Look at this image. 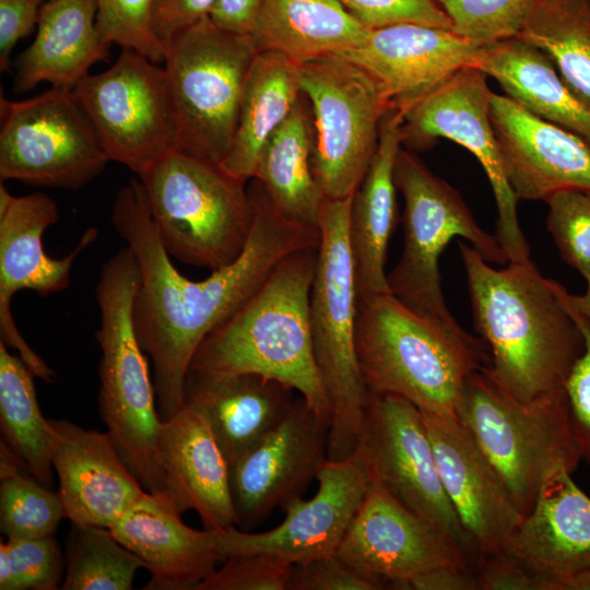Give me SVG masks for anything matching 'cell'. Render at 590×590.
<instances>
[{"instance_id":"cell-42","label":"cell","mask_w":590,"mask_h":590,"mask_svg":"<svg viewBox=\"0 0 590 590\" xmlns=\"http://www.w3.org/2000/svg\"><path fill=\"white\" fill-rule=\"evenodd\" d=\"M293 563L271 554L225 558L197 590H288Z\"/></svg>"},{"instance_id":"cell-50","label":"cell","mask_w":590,"mask_h":590,"mask_svg":"<svg viewBox=\"0 0 590 590\" xmlns=\"http://www.w3.org/2000/svg\"><path fill=\"white\" fill-rule=\"evenodd\" d=\"M263 0H216L209 16L221 28L251 35Z\"/></svg>"},{"instance_id":"cell-39","label":"cell","mask_w":590,"mask_h":590,"mask_svg":"<svg viewBox=\"0 0 590 590\" xmlns=\"http://www.w3.org/2000/svg\"><path fill=\"white\" fill-rule=\"evenodd\" d=\"M546 227L562 259L582 278L590 273V189H566L545 200Z\"/></svg>"},{"instance_id":"cell-53","label":"cell","mask_w":590,"mask_h":590,"mask_svg":"<svg viewBox=\"0 0 590 590\" xmlns=\"http://www.w3.org/2000/svg\"><path fill=\"white\" fill-rule=\"evenodd\" d=\"M558 590H590V569L564 580Z\"/></svg>"},{"instance_id":"cell-40","label":"cell","mask_w":590,"mask_h":590,"mask_svg":"<svg viewBox=\"0 0 590 590\" xmlns=\"http://www.w3.org/2000/svg\"><path fill=\"white\" fill-rule=\"evenodd\" d=\"M154 0H96V27L102 38L164 63L166 47L152 28Z\"/></svg>"},{"instance_id":"cell-11","label":"cell","mask_w":590,"mask_h":590,"mask_svg":"<svg viewBox=\"0 0 590 590\" xmlns=\"http://www.w3.org/2000/svg\"><path fill=\"white\" fill-rule=\"evenodd\" d=\"M300 91L312 111L311 169L326 199L354 194L394 107L377 81L342 55L300 64Z\"/></svg>"},{"instance_id":"cell-33","label":"cell","mask_w":590,"mask_h":590,"mask_svg":"<svg viewBox=\"0 0 590 590\" xmlns=\"http://www.w3.org/2000/svg\"><path fill=\"white\" fill-rule=\"evenodd\" d=\"M303 96L266 143L253 178L286 219L319 229L324 197L311 169L312 126Z\"/></svg>"},{"instance_id":"cell-1","label":"cell","mask_w":590,"mask_h":590,"mask_svg":"<svg viewBox=\"0 0 590 590\" xmlns=\"http://www.w3.org/2000/svg\"><path fill=\"white\" fill-rule=\"evenodd\" d=\"M253 224L232 263L201 281L180 274L152 220L141 180L130 179L114 200L111 223L139 266L133 303L137 338L153 365L157 411L168 420L185 405L184 387L193 355L215 328L231 318L288 255L318 248L320 232L286 219L251 179Z\"/></svg>"},{"instance_id":"cell-14","label":"cell","mask_w":590,"mask_h":590,"mask_svg":"<svg viewBox=\"0 0 590 590\" xmlns=\"http://www.w3.org/2000/svg\"><path fill=\"white\" fill-rule=\"evenodd\" d=\"M487 75L464 67L402 108L401 139L408 150H426L439 138L470 151L482 165L497 209L495 236L509 262L530 259V246L520 227L518 199L506 178L491 121Z\"/></svg>"},{"instance_id":"cell-20","label":"cell","mask_w":590,"mask_h":590,"mask_svg":"<svg viewBox=\"0 0 590 590\" xmlns=\"http://www.w3.org/2000/svg\"><path fill=\"white\" fill-rule=\"evenodd\" d=\"M423 417L442 486L476 557L503 551L523 519L509 491L457 416Z\"/></svg>"},{"instance_id":"cell-21","label":"cell","mask_w":590,"mask_h":590,"mask_svg":"<svg viewBox=\"0 0 590 590\" xmlns=\"http://www.w3.org/2000/svg\"><path fill=\"white\" fill-rule=\"evenodd\" d=\"M491 121L504 172L518 200L545 201L566 189H590V146L505 95L492 94Z\"/></svg>"},{"instance_id":"cell-35","label":"cell","mask_w":590,"mask_h":590,"mask_svg":"<svg viewBox=\"0 0 590 590\" xmlns=\"http://www.w3.org/2000/svg\"><path fill=\"white\" fill-rule=\"evenodd\" d=\"M517 37L543 50L590 108V0H538Z\"/></svg>"},{"instance_id":"cell-18","label":"cell","mask_w":590,"mask_h":590,"mask_svg":"<svg viewBox=\"0 0 590 590\" xmlns=\"http://www.w3.org/2000/svg\"><path fill=\"white\" fill-rule=\"evenodd\" d=\"M330 421L303 397L283 420L229 468L236 526L247 531L276 507L300 497L328 459Z\"/></svg>"},{"instance_id":"cell-2","label":"cell","mask_w":590,"mask_h":590,"mask_svg":"<svg viewBox=\"0 0 590 590\" xmlns=\"http://www.w3.org/2000/svg\"><path fill=\"white\" fill-rule=\"evenodd\" d=\"M458 246L474 326L489 350L488 377L521 401L564 388L585 339L562 299V285L531 259L495 269L472 246Z\"/></svg>"},{"instance_id":"cell-31","label":"cell","mask_w":590,"mask_h":590,"mask_svg":"<svg viewBox=\"0 0 590 590\" xmlns=\"http://www.w3.org/2000/svg\"><path fill=\"white\" fill-rule=\"evenodd\" d=\"M370 31L338 0H263L250 36L258 52L305 63L358 48Z\"/></svg>"},{"instance_id":"cell-28","label":"cell","mask_w":590,"mask_h":590,"mask_svg":"<svg viewBox=\"0 0 590 590\" xmlns=\"http://www.w3.org/2000/svg\"><path fill=\"white\" fill-rule=\"evenodd\" d=\"M402 111L391 107L384 116L377 150L352 197L349 237L357 296L390 293L385 266L399 213L394 165L402 148Z\"/></svg>"},{"instance_id":"cell-48","label":"cell","mask_w":590,"mask_h":590,"mask_svg":"<svg viewBox=\"0 0 590 590\" xmlns=\"http://www.w3.org/2000/svg\"><path fill=\"white\" fill-rule=\"evenodd\" d=\"M216 0H154L152 9V28L165 47L170 39L209 16Z\"/></svg>"},{"instance_id":"cell-6","label":"cell","mask_w":590,"mask_h":590,"mask_svg":"<svg viewBox=\"0 0 590 590\" xmlns=\"http://www.w3.org/2000/svg\"><path fill=\"white\" fill-rule=\"evenodd\" d=\"M352 197L324 198L309 298L315 358L331 403L329 460L344 459L357 447L368 397L355 346L358 296L349 237Z\"/></svg>"},{"instance_id":"cell-46","label":"cell","mask_w":590,"mask_h":590,"mask_svg":"<svg viewBox=\"0 0 590 590\" xmlns=\"http://www.w3.org/2000/svg\"><path fill=\"white\" fill-rule=\"evenodd\" d=\"M473 571L479 590H545L541 577L505 551L477 556Z\"/></svg>"},{"instance_id":"cell-47","label":"cell","mask_w":590,"mask_h":590,"mask_svg":"<svg viewBox=\"0 0 590 590\" xmlns=\"http://www.w3.org/2000/svg\"><path fill=\"white\" fill-rule=\"evenodd\" d=\"M48 0H0V71L11 67L16 44L37 27L40 11Z\"/></svg>"},{"instance_id":"cell-23","label":"cell","mask_w":590,"mask_h":590,"mask_svg":"<svg viewBox=\"0 0 590 590\" xmlns=\"http://www.w3.org/2000/svg\"><path fill=\"white\" fill-rule=\"evenodd\" d=\"M483 45L450 28L398 23L373 28L365 44L341 54L365 69L397 108L472 66Z\"/></svg>"},{"instance_id":"cell-38","label":"cell","mask_w":590,"mask_h":590,"mask_svg":"<svg viewBox=\"0 0 590 590\" xmlns=\"http://www.w3.org/2000/svg\"><path fill=\"white\" fill-rule=\"evenodd\" d=\"M538 0H438L451 30L477 45L517 37Z\"/></svg>"},{"instance_id":"cell-16","label":"cell","mask_w":590,"mask_h":590,"mask_svg":"<svg viewBox=\"0 0 590 590\" xmlns=\"http://www.w3.org/2000/svg\"><path fill=\"white\" fill-rule=\"evenodd\" d=\"M358 442L374 476L475 562L474 547L442 486L422 411L402 397L368 392Z\"/></svg>"},{"instance_id":"cell-44","label":"cell","mask_w":590,"mask_h":590,"mask_svg":"<svg viewBox=\"0 0 590 590\" xmlns=\"http://www.w3.org/2000/svg\"><path fill=\"white\" fill-rule=\"evenodd\" d=\"M368 28L415 23L450 28L451 21L438 0H338Z\"/></svg>"},{"instance_id":"cell-51","label":"cell","mask_w":590,"mask_h":590,"mask_svg":"<svg viewBox=\"0 0 590 590\" xmlns=\"http://www.w3.org/2000/svg\"><path fill=\"white\" fill-rule=\"evenodd\" d=\"M586 290L582 294H570L567 290L565 292L566 299L570 306L577 310L590 324V273L586 275Z\"/></svg>"},{"instance_id":"cell-27","label":"cell","mask_w":590,"mask_h":590,"mask_svg":"<svg viewBox=\"0 0 590 590\" xmlns=\"http://www.w3.org/2000/svg\"><path fill=\"white\" fill-rule=\"evenodd\" d=\"M294 392L257 374L188 371L184 387L185 403L206 418L229 468L283 420Z\"/></svg>"},{"instance_id":"cell-22","label":"cell","mask_w":590,"mask_h":590,"mask_svg":"<svg viewBox=\"0 0 590 590\" xmlns=\"http://www.w3.org/2000/svg\"><path fill=\"white\" fill-rule=\"evenodd\" d=\"M51 463L66 518L79 526L109 528L146 492L109 435L69 420H50Z\"/></svg>"},{"instance_id":"cell-32","label":"cell","mask_w":590,"mask_h":590,"mask_svg":"<svg viewBox=\"0 0 590 590\" xmlns=\"http://www.w3.org/2000/svg\"><path fill=\"white\" fill-rule=\"evenodd\" d=\"M299 62L276 52H258L247 72L229 151L221 166L232 176L255 177L260 154L302 96Z\"/></svg>"},{"instance_id":"cell-15","label":"cell","mask_w":590,"mask_h":590,"mask_svg":"<svg viewBox=\"0 0 590 590\" xmlns=\"http://www.w3.org/2000/svg\"><path fill=\"white\" fill-rule=\"evenodd\" d=\"M316 480V494L286 504L284 520L271 530L250 533L232 526L211 531L223 560L263 553L297 564L337 554L373 480L362 444L344 459H327Z\"/></svg>"},{"instance_id":"cell-19","label":"cell","mask_w":590,"mask_h":590,"mask_svg":"<svg viewBox=\"0 0 590 590\" xmlns=\"http://www.w3.org/2000/svg\"><path fill=\"white\" fill-rule=\"evenodd\" d=\"M337 555L386 583L437 567L473 569V558L401 503L376 476Z\"/></svg>"},{"instance_id":"cell-52","label":"cell","mask_w":590,"mask_h":590,"mask_svg":"<svg viewBox=\"0 0 590 590\" xmlns=\"http://www.w3.org/2000/svg\"><path fill=\"white\" fill-rule=\"evenodd\" d=\"M11 559L7 543H0V589L9 590L11 582Z\"/></svg>"},{"instance_id":"cell-49","label":"cell","mask_w":590,"mask_h":590,"mask_svg":"<svg viewBox=\"0 0 590 590\" xmlns=\"http://www.w3.org/2000/svg\"><path fill=\"white\" fill-rule=\"evenodd\" d=\"M387 588L396 590H479L473 569L432 568L410 578L393 580Z\"/></svg>"},{"instance_id":"cell-13","label":"cell","mask_w":590,"mask_h":590,"mask_svg":"<svg viewBox=\"0 0 590 590\" xmlns=\"http://www.w3.org/2000/svg\"><path fill=\"white\" fill-rule=\"evenodd\" d=\"M73 93L94 125L110 162L141 176L177 150L178 127L164 66L121 49L105 71L88 74Z\"/></svg>"},{"instance_id":"cell-8","label":"cell","mask_w":590,"mask_h":590,"mask_svg":"<svg viewBox=\"0 0 590 590\" xmlns=\"http://www.w3.org/2000/svg\"><path fill=\"white\" fill-rule=\"evenodd\" d=\"M456 416L492 463L523 517L551 472L565 468L573 473L581 461L564 388L521 401L504 392L483 368L468 378Z\"/></svg>"},{"instance_id":"cell-26","label":"cell","mask_w":590,"mask_h":590,"mask_svg":"<svg viewBox=\"0 0 590 590\" xmlns=\"http://www.w3.org/2000/svg\"><path fill=\"white\" fill-rule=\"evenodd\" d=\"M157 458L165 493L181 512L198 514L203 529L236 526L229 467L206 418L191 404L162 421Z\"/></svg>"},{"instance_id":"cell-45","label":"cell","mask_w":590,"mask_h":590,"mask_svg":"<svg viewBox=\"0 0 590 590\" xmlns=\"http://www.w3.org/2000/svg\"><path fill=\"white\" fill-rule=\"evenodd\" d=\"M386 583L366 576L337 554L293 564L288 590H380Z\"/></svg>"},{"instance_id":"cell-36","label":"cell","mask_w":590,"mask_h":590,"mask_svg":"<svg viewBox=\"0 0 590 590\" xmlns=\"http://www.w3.org/2000/svg\"><path fill=\"white\" fill-rule=\"evenodd\" d=\"M62 590H129L146 564L108 528L72 523L67 538Z\"/></svg>"},{"instance_id":"cell-10","label":"cell","mask_w":590,"mask_h":590,"mask_svg":"<svg viewBox=\"0 0 590 590\" xmlns=\"http://www.w3.org/2000/svg\"><path fill=\"white\" fill-rule=\"evenodd\" d=\"M394 182L404 200V244L398 263L387 274L389 292L416 310L453 317L438 266L448 244L460 237L489 263L507 264L509 259L496 236L477 224L461 194L403 146L396 160Z\"/></svg>"},{"instance_id":"cell-4","label":"cell","mask_w":590,"mask_h":590,"mask_svg":"<svg viewBox=\"0 0 590 590\" xmlns=\"http://www.w3.org/2000/svg\"><path fill=\"white\" fill-rule=\"evenodd\" d=\"M317 250L303 249L281 260L262 286L206 335L188 371L257 374L278 380L331 421L309 322Z\"/></svg>"},{"instance_id":"cell-17","label":"cell","mask_w":590,"mask_h":590,"mask_svg":"<svg viewBox=\"0 0 590 590\" xmlns=\"http://www.w3.org/2000/svg\"><path fill=\"white\" fill-rule=\"evenodd\" d=\"M58 217V205L46 193L13 196L0 181V342L15 349L34 376L45 381L56 375L25 342L10 306L21 290L47 296L68 288L74 261L96 239V228L90 227L67 256L50 258L44 250L43 235Z\"/></svg>"},{"instance_id":"cell-34","label":"cell","mask_w":590,"mask_h":590,"mask_svg":"<svg viewBox=\"0 0 590 590\" xmlns=\"http://www.w3.org/2000/svg\"><path fill=\"white\" fill-rule=\"evenodd\" d=\"M34 374L0 342V426L2 440L42 484L52 486L50 420L36 397Z\"/></svg>"},{"instance_id":"cell-5","label":"cell","mask_w":590,"mask_h":590,"mask_svg":"<svg viewBox=\"0 0 590 590\" xmlns=\"http://www.w3.org/2000/svg\"><path fill=\"white\" fill-rule=\"evenodd\" d=\"M138 261L127 246L107 259L96 284L101 349L98 406L119 455L149 493H165L157 458L162 418L146 353L133 324Z\"/></svg>"},{"instance_id":"cell-12","label":"cell","mask_w":590,"mask_h":590,"mask_svg":"<svg viewBox=\"0 0 590 590\" xmlns=\"http://www.w3.org/2000/svg\"><path fill=\"white\" fill-rule=\"evenodd\" d=\"M109 156L73 90L0 97V181L78 190L99 176Z\"/></svg>"},{"instance_id":"cell-9","label":"cell","mask_w":590,"mask_h":590,"mask_svg":"<svg viewBox=\"0 0 590 590\" xmlns=\"http://www.w3.org/2000/svg\"><path fill=\"white\" fill-rule=\"evenodd\" d=\"M257 54L250 35L223 30L210 16L170 39L163 64L177 119V151L217 164L224 161Z\"/></svg>"},{"instance_id":"cell-7","label":"cell","mask_w":590,"mask_h":590,"mask_svg":"<svg viewBox=\"0 0 590 590\" xmlns=\"http://www.w3.org/2000/svg\"><path fill=\"white\" fill-rule=\"evenodd\" d=\"M168 255L217 270L244 250L253 224L246 181L221 164L173 150L138 177Z\"/></svg>"},{"instance_id":"cell-43","label":"cell","mask_w":590,"mask_h":590,"mask_svg":"<svg viewBox=\"0 0 590 590\" xmlns=\"http://www.w3.org/2000/svg\"><path fill=\"white\" fill-rule=\"evenodd\" d=\"M565 292L566 288L562 285V299L583 335L585 350L573 366L564 384V390L570 428L580 460L590 467V324L570 306Z\"/></svg>"},{"instance_id":"cell-3","label":"cell","mask_w":590,"mask_h":590,"mask_svg":"<svg viewBox=\"0 0 590 590\" xmlns=\"http://www.w3.org/2000/svg\"><path fill=\"white\" fill-rule=\"evenodd\" d=\"M355 346L368 392L441 416H456L468 378L491 362L485 341L453 317L416 310L391 293L358 297Z\"/></svg>"},{"instance_id":"cell-41","label":"cell","mask_w":590,"mask_h":590,"mask_svg":"<svg viewBox=\"0 0 590 590\" xmlns=\"http://www.w3.org/2000/svg\"><path fill=\"white\" fill-rule=\"evenodd\" d=\"M11 559L9 590H56L66 566L58 541L51 535L7 540Z\"/></svg>"},{"instance_id":"cell-29","label":"cell","mask_w":590,"mask_h":590,"mask_svg":"<svg viewBox=\"0 0 590 590\" xmlns=\"http://www.w3.org/2000/svg\"><path fill=\"white\" fill-rule=\"evenodd\" d=\"M96 13V0H48L34 40L16 60L14 92L42 82L73 90L93 64L107 61L111 45L97 31Z\"/></svg>"},{"instance_id":"cell-37","label":"cell","mask_w":590,"mask_h":590,"mask_svg":"<svg viewBox=\"0 0 590 590\" xmlns=\"http://www.w3.org/2000/svg\"><path fill=\"white\" fill-rule=\"evenodd\" d=\"M19 461L1 439V532L8 539L51 535L66 517L60 495L32 474L22 473L17 469Z\"/></svg>"},{"instance_id":"cell-24","label":"cell","mask_w":590,"mask_h":590,"mask_svg":"<svg viewBox=\"0 0 590 590\" xmlns=\"http://www.w3.org/2000/svg\"><path fill=\"white\" fill-rule=\"evenodd\" d=\"M571 474L559 468L545 477L503 550L541 577L545 590L590 569V497Z\"/></svg>"},{"instance_id":"cell-25","label":"cell","mask_w":590,"mask_h":590,"mask_svg":"<svg viewBox=\"0 0 590 590\" xmlns=\"http://www.w3.org/2000/svg\"><path fill=\"white\" fill-rule=\"evenodd\" d=\"M166 493L145 492L108 529L146 564L145 590H197L222 556L210 530H197L181 519Z\"/></svg>"},{"instance_id":"cell-30","label":"cell","mask_w":590,"mask_h":590,"mask_svg":"<svg viewBox=\"0 0 590 590\" xmlns=\"http://www.w3.org/2000/svg\"><path fill=\"white\" fill-rule=\"evenodd\" d=\"M471 67L496 80L506 96L590 146V108L560 78L552 59L520 37L483 45Z\"/></svg>"}]
</instances>
